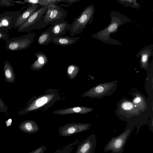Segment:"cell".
<instances>
[{
	"label": "cell",
	"instance_id": "obj_9",
	"mask_svg": "<svg viewBox=\"0 0 153 153\" xmlns=\"http://www.w3.org/2000/svg\"><path fill=\"white\" fill-rule=\"evenodd\" d=\"M91 125L89 123H68L61 127L58 131L61 136H70L88 130Z\"/></svg>",
	"mask_w": 153,
	"mask_h": 153
},
{
	"label": "cell",
	"instance_id": "obj_3",
	"mask_svg": "<svg viewBox=\"0 0 153 153\" xmlns=\"http://www.w3.org/2000/svg\"><path fill=\"white\" fill-rule=\"evenodd\" d=\"M66 15L65 10L58 4L49 5L42 16V28L63 21Z\"/></svg>",
	"mask_w": 153,
	"mask_h": 153
},
{
	"label": "cell",
	"instance_id": "obj_1",
	"mask_svg": "<svg viewBox=\"0 0 153 153\" xmlns=\"http://www.w3.org/2000/svg\"><path fill=\"white\" fill-rule=\"evenodd\" d=\"M111 21L110 23L105 29L92 36L96 39L102 40L106 43H110L109 35L118 31L119 27L129 19L118 12H112L110 14Z\"/></svg>",
	"mask_w": 153,
	"mask_h": 153
},
{
	"label": "cell",
	"instance_id": "obj_28",
	"mask_svg": "<svg viewBox=\"0 0 153 153\" xmlns=\"http://www.w3.org/2000/svg\"><path fill=\"white\" fill-rule=\"evenodd\" d=\"M46 149V146H42L29 153H44Z\"/></svg>",
	"mask_w": 153,
	"mask_h": 153
},
{
	"label": "cell",
	"instance_id": "obj_21",
	"mask_svg": "<svg viewBox=\"0 0 153 153\" xmlns=\"http://www.w3.org/2000/svg\"><path fill=\"white\" fill-rule=\"evenodd\" d=\"M4 70L6 80L10 83L14 82L15 81L14 73L12 65L8 62H4Z\"/></svg>",
	"mask_w": 153,
	"mask_h": 153
},
{
	"label": "cell",
	"instance_id": "obj_6",
	"mask_svg": "<svg viewBox=\"0 0 153 153\" xmlns=\"http://www.w3.org/2000/svg\"><path fill=\"white\" fill-rule=\"evenodd\" d=\"M36 36L35 33L29 32L26 35L9 39L5 47L11 51H19L28 48L33 43Z\"/></svg>",
	"mask_w": 153,
	"mask_h": 153
},
{
	"label": "cell",
	"instance_id": "obj_4",
	"mask_svg": "<svg viewBox=\"0 0 153 153\" xmlns=\"http://www.w3.org/2000/svg\"><path fill=\"white\" fill-rule=\"evenodd\" d=\"M117 83L116 80L99 84L85 92L81 97L100 99L111 95L117 88Z\"/></svg>",
	"mask_w": 153,
	"mask_h": 153
},
{
	"label": "cell",
	"instance_id": "obj_25",
	"mask_svg": "<svg viewBox=\"0 0 153 153\" xmlns=\"http://www.w3.org/2000/svg\"><path fill=\"white\" fill-rule=\"evenodd\" d=\"M14 3H11L10 0H0V7H9L14 6Z\"/></svg>",
	"mask_w": 153,
	"mask_h": 153
},
{
	"label": "cell",
	"instance_id": "obj_26",
	"mask_svg": "<svg viewBox=\"0 0 153 153\" xmlns=\"http://www.w3.org/2000/svg\"><path fill=\"white\" fill-rule=\"evenodd\" d=\"M9 36L7 33L0 30V41L2 40L6 42L9 39Z\"/></svg>",
	"mask_w": 153,
	"mask_h": 153
},
{
	"label": "cell",
	"instance_id": "obj_27",
	"mask_svg": "<svg viewBox=\"0 0 153 153\" xmlns=\"http://www.w3.org/2000/svg\"><path fill=\"white\" fill-rule=\"evenodd\" d=\"M80 0H60L61 2H66L68 4H61L60 6H65L66 7H68L71 4L78 1Z\"/></svg>",
	"mask_w": 153,
	"mask_h": 153
},
{
	"label": "cell",
	"instance_id": "obj_13",
	"mask_svg": "<svg viewBox=\"0 0 153 153\" xmlns=\"http://www.w3.org/2000/svg\"><path fill=\"white\" fill-rule=\"evenodd\" d=\"M27 7L22 12L18 18L14 29H16L23 24L38 9L42 6L39 4H28Z\"/></svg>",
	"mask_w": 153,
	"mask_h": 153
},
{
	"label": "cell",
	"instance_id": "obj_16",
	"mask_svg": "<svg viewBox=\"0 0 153 153\" xmlns=\"http://www.w3.org/2000/svg\"><path fill=\"white\" fill-rule=\"evenodd\" d=\"M93 108L84 106H77L57 110L54 111L53 114L60 115H64L71 114L77 113L83 114L91 112Z\"/></svg>",
	"mask_w": 153,
	"mask_h": 153
},
{
	"label": "cell",
	"instance_id": "obj_17",
	"mask_svg": "<svg viewBox=\"0 0 153 153\" xmlns=\"http://www.w3.org/2000/svg\"><path fill=\"white\" fill-rule=\"evenodd\" d=\"M37 59L31 65L30 68L33 70L39 71L48 62V60L46 54L42 51L38 52L34 54Z\"/></svg>",
	"mask_w": 153,
	"mask_h": 153
},
{
	"label": "cell",
	"instance_id": "obj_11",
	"mask_svg": "<svg viewBox=\"0 0 153 153\" xmlns=\"http://www.w3.org/2000/svg\"><path fill=\"white\" fill-rule=\"evenodd\" d=\"M56 94L50 92L49 93L42 95L33 101L26 108L27 112L40 108L45 106L51 102H53L55 98Z\"/></svg>",
	"mask_w": 153,
	"mask_h": 153
},
{
	"label": "cell",
	"instance_id": "obj_2",
	"mask_svg": "<svg viewBox=\"0 0 153 153\" xmlns=\"http://www.w3.org/2000/svg\"><path fill=\"white\" fill-rule=\"evenodd\" d=\"M94 12L93 4L84 8L77 17L74 18V21L71 24V28L69 30L70 36H73L80 34L84 29H86L87 25L88 23L91 24L92 22Z\"/></svg>",
	"mask_w": 153,
	"mask_h": 153
},
{
	"label": "cell",
	"instance_id": "obj_29",
	"mask_svg": "<svg viewBox=\"0 0 153 153\" xmlns=\"http://www.w3.org/2000/svg\"><path fill=\"white\" fill-rule=\"evenodd\" d=\"M10 1L11 3H17V4H23V5L25 4L26 3L24 1H13V0H10Z\"/></svg>",
	"mask_w": 153,
	"mask_h": 153
},
{
	"label": "cell",
	"instance_id": "obj_22",
	"mask_svg": "<svg viewBox=\"0 0 153 153\" xmlns=\"http://www.w3.org/2000/svg\"><path fill=\"white\" fill-rule=\"evenodd\" d=\"M52 39L51 33L47 29L39 35L37 39V43L38 45L42 46L48 45L51 41Z\"/></svg>",
	"mask_w": 153,
	"mask_h": 153
},
{
	"label": "cell",
	"instance_id": "obj_5",
	"mask_svg": "<svg viewBox=\"0 0 153 153\" xmlns=\"http://www.w3.org/2000/svg\"><path fill=\"white\" fill-rule=\"evenodd\" d=\"M48 7H41L37 10L23 24L17 28L19 32H28L42 28V16Z\"/></svg>",
	"mask_w": 153,
	"mask_h": 153
},
{
	"label": "cell",
	"instance_id": "obj_14",
	"mask_svg": "<svg viewBox=\"0 0 153 153\" xmlns=\"http://www.w3.org/2000/svg\"><path fill=\"white\" fill-rule=\"evenodd\" d=\"M94 134H92L87 138L79 146L76 153H93L96 144Z\"/></svg>",
	"mask_w": 153,
	"mask_h": 153
},
{
	"label": "cell",
	"instance_id": "obj_15",
	"mask_svg": "<svg viewBox=\"0 0 153 153\" xmlns=\"http://www.w3.org/2000/svg\"><path fill=\"white\" fill-rule=\"evenodd\" d=\"M153 48L151 46H146L138 52L137 54L140 57V67L148 71L150 68L149 60L150 57L153 54Z\"/></svg>",
	"mask_w": 153,
	"mask_h": 153
},
{
	"label": "cell",
	"instance_id": "obj_10",
	"mask_svg": "<svg viewBox=\"0 0 153 153\" xmlns=\"http://www.w3.org/2000/svg\"><path fill=\"white\" fill-rule=\"evenodd\" d=\"M119 105L118 110L120 114L126 117L128 116L127 118L141 114V112L132 102L123 100L119 102Z\"/></svg>",
	"mask_w": 153,
	"mask_h": 153
},
{
	"label": "cell",
	"instance_id": "obj_19",
	"mask_svg": "<svg viewBox=\"0 0 153 153\" xmlns=\"http://www.w3.org/2000/svg\"><path fill=\"white\" fill-rule=\"evenodd\" d=\"M79 37H71L69 36H61L52 39L51 42L53 43L61 46H67L76 42Z\"/></svg>",
	"mask_w": 153,
	"mask_h": 153
},
{
	"label": "cell",
	"instance_id": "obj_23",
	"mask_svg": "<svg viewBox=\"0 0 153 153\" xmlns=\"http://www.w3.org/2000/svg\"><path fill=\"white\" fill-rule=\"evenodd\" d=\"M80 68L79 66L75 65H71L68 66L67 74L69 78L71 80L74 79L78 74Z\"/></svg>",
	"mask_w": 153,
	"mask_h": 153
},
{
	"label": "cell",
	"instance_id": "obj_8",
	"mask_svg": "<svg viewBox=\"0 0 153 153\" xmlns=\"http://www.w3.org/2000/svg\"><path fill=\"white\" fill-rule=\"evenodd\" d=\"M22 10L7 11L0 14V30L7 33L14 27Z\"/></svg>",
	"mask_w": 153,
	"mask_h": 153
},
{
	"label": "cell",
	"instance_id": "obj_18",
	"mask_svg": "<svg viewBox=\"0 0 153 153\" xmlns=\"http://www.w3.org/2000/svg\"><path fill=\"white\" fill-rule=\"evenodd\" d=\"M19 128L22 132L30 134L37 132L39 129L36 123L32 120H27L22 122L19 125Z\"/></svg>",
	"mask_w": 153,
	"mask_h": 153
},
{
	"label": "cell",
	"instance_id": "obj_7",
	"mask_svg": "<svg viewBox=\"0 0 153 153\" xmlns=\"http://www.w3.org/2000/svg\"><path fill=\"white\" fill-rule=\"evenodd\" d=\"M132 129L130 128L126 129L119 136L112 138L105 147L104 151H111V153H122Z\"/></svg>",
	"mask_w": 153,
	"mask_h": 153
},
{
	"label": "cell",
	"instance_id": "obj_24",
	"mask_svg": "<svg viewBox=\"0 0 153 153\" xmlns=\"http://www.w3.org/2000/svg\"><path fill=\"white\" fill-rule=\"evenodd\" d=\"M122 4L129 6L134 8H139L140 6L136 0H119L117 1Z\"/></svg>",
	"mask_w": 153,
	"mask_h": 153
},
{
	"label": "cell",
	"instance_id": "obj_12",
	"mask_svg": "<svg viewBox=\"0 0 153 153\" xmlns=\"http://www.w3.org/2000/svg\"><path fill=\"white\" fill-rule=\"evenodd\" d=\"M71 28V24L66 21L51 25L48 29L51 33L52 39L59 37L66 34Z\"/></svg>",
	"mask_w": 153,
	"mask_h": 153
},
{
	"label": "cell",
	"instance_id": "obj_20",
	"mask_svg": "<svg viewBox=\"0 0 153 153\" xmlns=\"http://www.w3.org/2000/svg\"><path fill=\"white\" fill-rule=\"evenodd\" d=\"M132 101L133 103L136 105L141 112L145 111L147 105L145 100L141 94L136 93L134 94Z\"/></svg>",
	"mask_w": 153,
	"mask_h": 153
}]
</instances>
